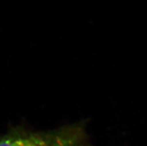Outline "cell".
<instances>
[{
  "label": "cell",
  "instance_id": "cell-1",
  "mask_svg": "<svg viewBox=\"0 0 147 146\" xmlns=\"http://www.w3.org/2000/svg\"><path fill=\"white\" fill-rule=\"evenodd\" d=\"M0 146H93L84 125L72 124L49 131L17 130L0 137Z\"/></svg>",
  "mask_w": 147,
  "mask_h": 146
}]
</instances>
